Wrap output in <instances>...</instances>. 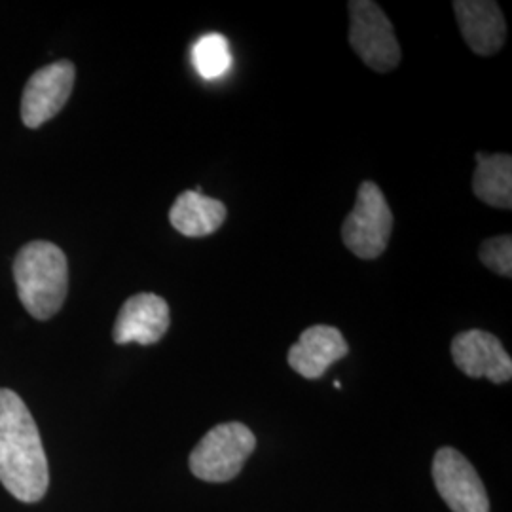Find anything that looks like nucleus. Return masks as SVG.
Masks as SVG:
<instances>
[{
    "instance_id": "15",
    "label": "nucleus",
    "mask_w": 512,
    "mask_h": 512,
    "mask_svg": "<svg viewBox=\"0 0 512 512\" xmlns=\"http://www.w3.org/2000/svg\"><path fill=\"white\" fill-rule=\"evenodd\" d=\"M480 262L494 274L512 277V238L509 234L486 239L478 249Z\"/></svg>"
},
{
    "instance_id": "7",
    "label": "nucleus",
    "mask_w": 512,
    "mask_h": 512,
    "mask_svg": "<svg viewBox=\"0 0 512 512\" xmlns=\"http://www.w3.org/2000/svg\"><path fill=\"white\" fill-rule=\"evenodd\" d=\"M76 69L71 61H57L33 74L21 97V120L37 129L63 109L74 88Z\"/></svg>"
},
{
    "instance_id": "2",
    "label": "nucleus",
    "mask_w": 512,
    "mask_h": 512,
    "mask_svg": "<svg viewBox=\"0 0 512 512\" xmlns=\"http://www.w3.org/2000/svg\"><path fill=\"white\" fill-rule=\"evenodd\" d=\"M14 279L25 310L46 321L61 310L67 298V256L50 241H31L14 260Z\"/></svg>"
},
{
    "instance_id": "6",
    "label": "nucleus",
    "mask_w": 512,
    "mask_h": 512,
    "mask_svg": "<svg viewBox=\"0 0 512 512\" xmlns=\"http://www.w3.org/2000/svg\"><path fill=\"white\" fill-rule=\"evenodd\" d=\"M433 480L454 512H490V499L471 461L454 448H440L433 459Z\"/></svg>"
},
{
    "instance_id": "14",
    "label": "nucleus",
    "mask_w": 512,
    "mask_h": 512,
    "mask_svg": "<svg viewBox=\"0 0 512 512\" xmlns=\"http://www.w3.org/2000/svg\"><path fill=\"white\" fill-rule=\"evenodd\" d=\"M192 63L205 80H215L232 65L230 44L222 35H205L192 48Z\"/></svg>"
},
{
    "instance_id": "13",
    "label": "nucleus",
    "mask_w": 512,
    "mask_h": 512,
    "mask_svg": "<svg viewBox=\"0 0 512 512\" xmlns=\"http://www.w3.org/2000/svg\"><path fill=\"white\" fill-rule=\"evenodd\" d=\"M476 198L495 209H512V158L509 154H476L473 175Z\"/></svg>"
},
{
    "instance_id": "3",
    "label": "nucleus",
    "mask_w": 512,
    "mask_h": 512,
    "mask_svg": "<svg viewBox=\"0 0 512 512\" xmlns=\"http://www.w3.org/2000/svg\"><path fill=\"white\" fill-rule=\"evenodd\" d=\"M255 448V435L247 425L220 423L192 450L190 471L205 482H228L239 475Z\"/></svg>"
},
{
    "instance_id": "4",
    "label": "nucleus",
    "mask_w": 512,
    "mask_h": 512,
    "mask_svg": "<svg viewBox=\"0 0 512 512\" xmlns=\"http://www.w3.org/2000/svg\"><path fill=\"white\" fill-rule=\"evenodd\" d=\"M349 44L368 69L391 73L399 67L403 54L393 23L384 8L372 0L349 2Z\"/></svg>"
},
{
    "instance_id": "8",
    "label": "nucleus",
    "mask_w": 512,
    "mask_h": 512,
    "mask_svg": "<svg viewBox=\"0 0 512 512\" xmlns=\"http://www.w3.org/2000/svg\"><path fill=\"white\" fill-rule=\"evenodd\" d=\"M452 357L459 370L469 378H488L494 384L511 382V355L499 338L486 330L459 332L452 342Z\"/></svg>"
},
{
    "instance_id": "10",
    "label": "nucleus",
    "mask_w": 512,
    "mask_h": 512,
    "mask_svg": "<svg viewBox=\"0 0 512 512\" xmlns=\"http://www.w3.org/2000/svg\"><path fill=\"white\" fill-rule=\"evenodd\" d=\"M459 31L476 55H495L507 40V23L494 0H456Z\"/></svg>"
},
{
    "instance_id": "1",
    "label": "nucleus",
    "mask_w": 512,
    "mask_h": 512,
    "mask_svg": "<svg viewBox=\"0 0 512 512\" xmlns=\"http://www.w3.org/2000/svg\"><path fill=\"white\" fill-rule=\"evenodd\" d=\"M0 482L23 503H37L50 486L37 423L12 389H0Z\"/></svg>"
},
{
    "instance_id": "11",
    "label": "nucleus",
    "mask_w": 512,
    "mask_h": 512,
    "mask_svg": "<svg viewBox=\"0 0 512 512\" xmlns=\"http://www.w3.org/2000/svg\"><path fill=\"white\" fill-rule=\"evenodd\" d=\"M349 353L344 334L336 327L313 325L300 334V340L289 349V366L302 378L317 380L330 365Z\"/></svg>"
},
{
    "instance_id": "9",
    "label": "nucleus",
    "mask_w": 512,
    "mask_h": 512,
    "mask_svg": "<svg viewBox=\"0 0 512 512\" xmlns=\"http://www.w3.org/2000/svg\"><path fill=\"white\" fill-rule=\"evenodd\" d=\"M169 321V306L162 296L152 293L133 294L120 308L112 338L118 346H152L164 338L169 329Z\"/></svg>"
},
{
    "instance_id": "5",
    "label": "nucleus",
    "mask_w": 512,
    "mask_h": 512,
    "mask_svg": "<svg viewBox=\"0 0 512 512\" xmlns=\"http://www.w3.org/2000/svg\"><path fill=\"white\" fill-rule=\"evenodd\" d=\"M393 220L382 188L372 181L361 183L355 205L342 226L344 245L363 260L384 255L393 232Z\"/></svg>"
},
{
    "instance_id": "12",
    "label": "nucleus",
    "mask_w": 512,
    "mask_h": 512,
    "mask_svg": "<svg viewBox=\"0 0 512 512\" xmlns=\"http://www.w3.org/2000/svg\"><path fill=\"white\" fill-rule=\"evenodd\" d=\"M226 215L228 211L224 203L203 192L186 190L171 205L169 222L186 238H207L224 224Z\"/></svg>"
}]
</instances>
